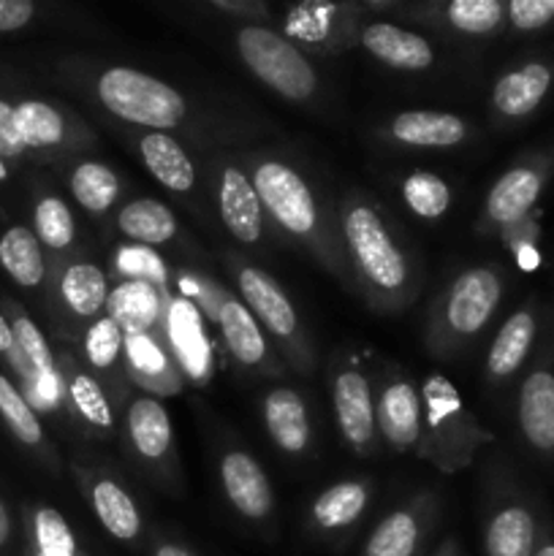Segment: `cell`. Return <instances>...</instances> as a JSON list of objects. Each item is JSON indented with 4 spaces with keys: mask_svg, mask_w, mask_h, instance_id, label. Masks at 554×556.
I'll return each instance as SVG.
<instances>
[{
    "mask_svg": "<svg viewBox=\"0 0 554 556\" xmlns=\"http://www.w3.org/2000/svg\"><path fill=\"white\" fill-rule=\"evenodd\" d=\"M128 427L130 448L139 454L147 465H163L174 451V429L168 410L155 396H136L128 405Z\"/></svg>",
    "mask_w": 554,
    "mask_h": 556,
    "instance_id": "21",
    "label": "cell"
},
{
    "mask_svg": "<svg viewBox=\"0 0 554 556\" xmlns=\"http://www.w3.org/2000/svg\"><path fill=\"white\" fill-rule=\"evenodd\" d=\"M125 337L128 334L123 326L112 315L103 313L85 331V340H81L85 362L98 372H114L125 362Z\"/></svg>",
    "mask_w": 554,
    "mask_h": 556,
    "instance_id": "38",
    "label": "cell"
},
{
    "mask_svg": "<svg viewBox=\"0 0 554 556\" xmlns=\"http://www.w3.org/2000/svg\"><path fill=\"white\" fill-rule=\"evenodd\" d=\"M0 266L22 288H38L47 277V258L33 228L11 226L0 233Z\"/></svg>",
    "mask_w": 554,
    "mask_h": 556,
    "instance_id": "33",
    "label": "cell"
},
{
    "mask_svg": "<svg viewBox=\"0 0 554 556\" xmlns=\"http://www.w3.org/2000/svg\"><path fill=\"white\" fill-rule=\"evenodd\" d=\"M0 418H3L9 432L14 434L25 448H43V445H47L41 418H38L36 407L27 402L22 389H16L5 375H0Z\"/></svg>",
    "mask_w": 554,
    "mask_h": 556,
    "instance_id": "37",
    "label": "cell"
},
{
    "mask_svg": "<svg viewBox=\"0 0 554 556\" xmlns=\"http://www.w3.org/2000/svg\"><path fill=\"white\" fill-rule=\"evenodd\" d=\"M250 182L259 193L264 215L272 217L288 237L307 244L335 275H342V266L337 264L340 255L326 228V217L304 174L280 157H259L250 166Z\"/></svg>",
    "mask_w": 554,
    "mask_h": 556,
    "instance_id": "2",
    "label": "cell"
},
{
    "mask_svg": "<svg viewBox=\"0 0 554 556\" xmlns=\"http://www.w3.org/2000/svg\"><path fill=\"white\" fill-rule=\"evenodd\" d=\"M503 299V275L494 266H473L456 275L438 299L432 318V351H454L481 334Z\"/></svg>",
    "mask_w": 554,
    "mask_h": 556,
    "instance_id": "5",
    "label": "cell"
},
{
    "mask_svg": "<svg viewBox=\"0 0 554 556\" xmlns=\"http://www.w3.org/2000/svg\"><path fill=\"white\" fill-rule=\"evenodd\" d=\"M0 157L5 163H20L22 157H27L25 147H22L20 134H16L14 123V103H9L5 98H0Z\"/></svg>",
    "mask_w": 554,
    "mask_h": 556,
    "instance_id": "43",
    "label": "cell"
},
{
    "mask_svg": "<svg viewBox=\"0 0 554 556\" xmlns=\"http://www.w3.org/2000/svg\"><path fill=\"white\" fill-rule=\"evenodd\" d=\"M519 429L541 454H554V372L532 369L519 389Z\"/></svg>",
    "mask_w": 554,
    "mask_h": 556,
    "instance_id": "22",
    "label": "cell"
},
{
    "mask_svg": "<svg viewBox=\"0 0 554 556\" xmlns=\"http://www.w3.org/2000/svg\"><path fill=\"white\" fill-rule=\"evenodd\" d=\"M487 556H532L538 548L536 516L525 505H503L494 510L483 532Z\"/></svg>",
    "mask_w": 554,
    "mask_h": 556,
    "instance_id": "27",
    "label": "cell"
},
{
    "mask_svg": "<svg viewBox=\"0 0 554 556\" xmlns=\"http://www.w3.org/2000/svg\"><path fill=\"white\" fill-rule=\"evenodd\" d=\"M234 43L250 74L286 101L302 103L318 92V74L302 49L288 41L282 33L261 25H244L237 30Z\"/></svg>",
    "mask_w": 554,
    "mask_h": 556,
    "instance_id": "6",
    "label": "cell"
},
{
    "mask_svg": "<svg viewBox=\"0 0 554 556\" xmlns=\"http://www.w3.org/2000/svg\"><path fill=\"white\" fill-rule=\"evenodd\" d=\"M331 405H335L337 429L358 456H369L378 443L375 424V396L369 378L353 364H342L331 378Z\"/></svg>",
    "mask_w": 554,
    "mask_h": 556,
    "instance_id": "11",
    "label": "cell"
},
{
    "mask_svg": "<svg viewBox=\"0 0 554 556\" xmlns=\"http://www.w3.org/2000/svg\"><path fill=\"white\" fill-rule=\"evenodd\" d=\"M375 424L386 443L400 454H418L424 429L421 391L411 378H391L375 400Z\"/></svg>",
    "mask_w": 554,
    "mask_h": 556,
    "instance_id": "12",
    "label": "cell"
},
{
    "mask_svg": "<svg viewBox=\"0 0 554 556\" xmlns=\"http://www.w3.org/2000/svg\"><path fill=\"white\" fill-rule=\"evenodd\" d=\"M358 43L375 60L396 71H427L435 63V47L429 43V38L405 30L400 25H391L386 20L364 25L358 33Z\"/></svg>",
    "mask_w": 554,
    "mask_h": 556,
    "instance_id": "17",
    "label": "cell"
},
{
    "mask_svg": "<svg viewBox=\"0 0 554 556\" xmlns=\"http://www.w3.org/2000/svg\"><path fill=\"white\" fill-rule=\"evenodd\" d=\"M538 320L532 309H516L494 337L487 353V375L494 380H505L525 364L532 342H536Z\"/></svg>",
    "mask_w": 554,
    "mask_h": 556,
    "instance_id": "29",
    "label": "cell"
},
{
    "mask_svg": "<svg viewBox=\"0 0 554 556\" xmlns=\"http://www.w3.org/2000/svg\"><path fill=\"white\" fill-rule=\"evenodd\" d=\"M117 231L130 242L147 244V248H158V244H168L177 237V217L166 204L155 199H134L128 204L119 206Z\"/></svg>",
    "mask_w": 554,
    "mask_h": 556,
    "instance_id": "31",
    "label": "cell"
},
{
    "mask_svg": "<svg viewBox=\"0 0 554 556\" xmlns=\"http://www.w3.org/2000/svg\"><path fill=\"white\" fill-rule=\"evenodd\" d=\"M264 424L272 443L288 456H302L307 451L313 429H310L307 405L299 391L277 386L264 400Z\"/></svg>",
    "mask_w": 554,
    "mask_h": 556,
    "instance_id": "24",
    "label": "cell"
},
{
    "mask_svg": "<svg viewBox=\"0 0 554 556\" xmlns=\"http://www.w3.org/2000/svg\"><path fill=\"white\" fill-rule=\"evenodd\" d=\"M421 391L424 429L418 456L432 462L440 472H459L473 462L481 445L492 443V432L462 402L459 391L445 375L432 372L418 386Z\"/></svg>",
    "mask_w": 554,
    "mask_h": 556,
    "instance_id": "3",
    "label": "cell"
},
{
    "mask_svg": "<svg viewBox=\"0 0 554 556\" xmlns=\"http://www.w3.org/2000/svg\"><path fill=\"white\" fill-rule=\"evenodd\" d=\"M25 556H85V552L58 508L36 505L25 516Z\"/></svg>",
    "mask_w": 554,
    "mask_h": 556,
    "instance_id": "32",
    "label": "cell"
},
{
    "mask_svg": "<svg viewBox=\"0 0 554 556\" xmlns=\"http://www.w3.org/2000/svg\"><path fill=\"white\" fill-rule=\"evenodd\" d=\"M139 155L147 172L172 193H190L196 185V166L172 134L152 130L139 139Z\"/></svg>",
    "mask_w": 554,
    "mask_h": 556,
    "instance_id": "25",
    "label": "cell"
},
{
    "mask_svg": "<svg viewBox=\"0 0 554 556\" xmlns=\"http://www.w3.org/2000/svg\"><path fill=\"white\" fill-rule=\"evenodd\" d=\"M212 9L223 11V14H239V16H269V9L264 3H250V0H212Z\"/></svg>",
    "mask_w": 554,
    "mask_h": 556,
    "instance_id": "45",
    "label": "cell"
},
{
    "mask_svg": "<svg viewBox=\"0 0 554 556\" xmlns=\"http://www.w3.org/2000/svg\"><path fill=\"white\" fill-rule=\"evenodd\" d=\"M11 541V514L9 508H5V503L0 500V548L9 546Z\"/></svg>",
    "mask_w": 554,
    "mask_h": 556,
    "instance_id": "47",
    "label": "cell"
},
{
    "mask_svg": "<svg viewBox=\"0 0 554 556\" xmlns=\"http://www.w3.org/2000/svg\"><path fill=\"white\" fill-rule=\"evenodd\" d=\"M14 123L25 152L38 161L68 155L96 141L92 130L74 112L41 98H25L14 103Z\"/></svg>",
    "mask_w": 554,
    "mask_h": 556,
    "instance_id": "8",
    "label": "cell"
},
{
    "mask_svg": "<svg viewBox=\"0 0 554 556\" xmlns=\"http://www.w3.org/2000/svg\"><path fill=\"white\" fill-rule=\"evenodd\" d=\"M369 492L373 489H369L367 478L340 481L326 489V492H320L313 500V508H310L315 530L335 535V532H342L356 525L364 510H367Z\"/></svg>",
    "mask_w": 554,
    "mask_h": 556,
    "instance_id": "26",
    "label": "cell"
},
{
    "mask_svg": "<svg viewBox=\"0 0 554 556\" xmlns=\"http://www.w3.org/2000/svg\"><path fill=\"white\" fill-rule=\"evenodd\" d=\"M546 177V168L538 163H521V166L508 168L489 190L487 220L494 226H511V223L521 220L541 199Z\"/></svg>",
    "mask_w": 554,
    "mask_h": 556,
    "instance_id": "19",
    "label": "cell"
},
{
    "mask_svg": "<svg viewBox=\"0 0 554 556\" xmlns=\"http://www.w3.org/2000/svg\"><path fill=\"white\" fill-rule=\"evenodd\" d=\"M0 356L9 358V364L14 369H20V353H16V340H14V331H11L9 324V315L0 309Z\"/></svg>",
    "mask_w": 554,
    "mask_h": 556,
    "instance_id": "46",
    "label": "cell"
},
{
    "mask_svg": "<svg viewBox=\"0 0 554 556\" xmlns=\"http://www.w3.org/2000/svg\"><path fill=\"white\" fill-rule=\"evenodd\" d=\"M9 324L14 331L16 353H20V378L27 389V402L33 407H54L58 396L63 394V375H60L54 353L49 348L47 337L36 326V320L9 302Z\"/></svg>",
    "mask_w": 554,
    "mask_h": 556,
    "instance_id": "10",
    "label": "cell"
},
{
    "mask_svg": "<svg viewBox=\"0 0 554 556\" xmlns=\"http://www.w3.org/2000/svg\"><path fill=\"white\" fill-rule=\"evenodd\" d=\"M445 25L465 36H489L505 22V3L500 0H451L443 9Z\"/></svg>",
    "mask_w": 554,
    "mask_h": 556,
    "instance_id": "41",
    "label": "cell"
},
{
    "mask_svg": "<svg viewBox=\"0 0 554 556\" xmlns=\"http://www.w3.org/2000/svg\"><path fill=\"white\" fill-rule=\"evenodd\" d=\"M60 375H63L65 396H68L76 416L90 429L101 432V438H109L114 432V413L106 389L90 372H85V369H79L71 362L65 364V369Z\"/></svg>",
    "mask_w": 554,
    "mask_h": 556,
    "instance_id": "34",
    "label": "cell"
},
{
    "mask_svg": "<svg viewBox=\"0 0 554 556\" xmlns=\"http://www.w3.org/2000/svg\"><path fill=\"white\" fill-rule=\"evenodd\" d=\"M79 476V483L87 492V503H90L92 514H96L98 525L119 543H136L141 535V510L136 505L134 494L109 476H90V472L74 467Z\"/></svg>",
    "mask_w": 554,
    "mask_h": 556,
    "instance_id": "14",
    "label": "cell"
},
{
    "mask_svg": "<svg viewBox=\"0 0 554 556\" xmlns=\"http://www.w3.org/2000/svg\"><path fill=\"white\" fill-rule=\"evenodd\" d=\"M217 212L237 242L259 244L264 237V206L255 193L250 174H244L237 163H226L217 174Z\"/></svg>",
    "mask_w": 554,
    "mask_h": 556,
    "instance_id": "13",
    "label": "cell"
},
{
    "mask_svg": "<svg viewBox=\"0 0 554 556\" xmlns=\"http://www.w3.org/2000/svg\"><path fill=\"white\" fill-rule=\"evenodd\" d=\"M554 81L552 65L543 60H527L505 71L492 87V109L505 119H521L536 112L549 96Z\"/></svg>",
    "mask_w": 554,
    "mask_h": 556,
    "instance_id": "18",
    "label": "cell"
},
{
    "mask_svg": "<svg viewBox=\"0 0 554 556\" xmlns=\"http://www.w3.org/2000/svg\"><path fill=\"white\" fill-rule=\"evenodd\" d=\"M234 280H237L239 299L244 307L250 309L255 320H259L261 331L277 340L282 345L288 362L302 372H310L313 367V351H310L307 334L302 329L297 309H293L291 299L286 296L275 277L266 275L264 269L253 264H234Z\"/></svg>",
    "mask_w": 554,
    "mask_h": 556,
    "instance_id": "7",
    "label": "cell"
},
{
    "mask_svg": "<svg viewBox=\"0 0 554 556\" xmlns=\"http://www.w3.org/2000/svg\"><path fill=\"white\" fill-rule=\"evenodd\" d=\"M221 483L228 503L239 516L250 521L269 519L275 508V494H272L264 467L253 456L244 451H228L221 462Z\"/></svg>",
    "mask_w": 554,
    "mask_h": 556,
    "instance_id": "15",
    "label": "cell"
},
{
    "mask_svg": "<svg viewBox=\"0 0 554 556\" xmlns=\"http://www.w3.org/2000/svg\"><path fill=\"white\" fill-rule=\"evenodd\" d=\"M505 20L516 30H541L554 22V0H511L505 3Z\"/></svg>",
    "mask_w": 554,
    "mask_h": 556,
    "instance_id": "42",
    "label": "cell"
},
{
    "mask_svg": "<svg viewBox=\"0 0 554 556\" xmlns=\"http://www.w3.org/2000/svg\"><path fill=\"white\" fill-rule=\"evenodd\" d=\"M68 188L71 195L81 210L90 215H106L119 199V185L117 172L103 161H79L68 174Z\"/></svg>",
    "mask_w": 554,
    "mask_h": 556,
    "instance_id": "35",
    "label": "cell"
},
{
    "mask_svg": "<svg viewBox=\"0 0 554 556\" xmlns=\"http://www.w3.org/2000/svg\"><path fill=\"white\" fill-rule=\"evenodd\" d=\"M152 556H193L188 552L185 546H179V543H172V541H161L155 546V554Z\"/></svg>",
    "mask_w": 554,
    "mask_h": 556,
    "instance_id": "48",
    "label": "cell"
},
{
    "mask_svg": "<svg viewBox=\"0 0 554 556\" xmlns=\"http://www.w3.org/2000/svg\"><path fill=\"white\" fill-rule=\"evenodd\" d=\"M125 364H128V372L155 394H174L179 386L172 356L150 331H136L125 337Z\"/></svg>",
    "mask_w": 554,
    "mask_h": 556,
    "instance_id": "28",
    "label": "cell"
},
{
    "mask_svg": "<svg viewBox=\"0 0 554 556\" xmlns=\"http://www.w3.org/2000/svg\"><path fill=\"white\" fill-rule=\"evenodd\" d=\"M109 307H112L109 315L123 326L125 334H136V331H150L161 304L147 282L130 280L114 296H109Z\"/></svg>",
    "mask_w": 554,
    "mask_h": 556,
    "instance_id": "39",
    "label": "cell"
},
{
    "mask_svg": "<svg viewBox=\"0 0 554 556\" xmlns=\"http://www.w3.org/2000/svg\"><path fill=\"white\" fill-rule=\"evenodd\" d=\"M532 556H554V541H549V538H546V541L538 543L536 554H532Z\"/></svg>",
    "mask_w": 554,
    "mask_h": 556,
    "instance_id": "50",
    "label": "cell"
},
{
    "mask_svg": "<svg viewBox=\"0 0 554 556\" xmlns=\"http://www.w3.org/2000/svg\"><path fill=\"white\" fill-rule=\"evenodd\" d=\"M342 244L369 302L380 309H400L411 302L416 282L413 264L378 206L351 195L340 210Z\"/></svg>",
    "mask_w": 554,
    "mask_h": 556,
    "instance_id": "1",
    "label": "cell"
},
{
    "mask_svg": "<svg viewBox=\"0 0 554 556\" xmlns=\"http://www.w3.org/2000/svg\"><path fill=\"white\" fill-rule=\"evenodd\" d=\"M402 199L407 210L421 220H440L454 201V190L432 172H413L402 182Z\"/></svg>",
    "mask_w": 554,
    "mask_h": 556,
    "instance_id": "40",
    "label": "cell"
},
{
    "mask_svg": "<svg viewBox=\"0 0 554 556\" xmlns=\"http://www.w3.org/2000/svg\"><path fill=\"white\" fill-rule=\"evenodd\" d=\"M389 139L402 147H421V150H445L456 147L470 136V128L462 117L438 109H411L396 114L389 123Z\"/></svg>",
    "mask_w": 554,
    "mask_h": 556,
    "instance_id": "20",
    "label": "cell"
},
{
    "mask_svg": "<svg viewBox=\"0 0 554 556\" xmlns=\"http://www.w3.org/2000/svg\"><path fill=\"white\" fill-rule=\"evenodd\" d=\"M58 296L76 320H96L109 309V277L92 261H71L58 275Z\"/></svg>",
    "mask_w": 554,
    "mask_h": 556,
    "instance_id": "23",
    "label": "cell"
},
{
    "mask_svg": "<svg viewBox=\"0 0 554 556\" xmlns=\"http://www.w3.org/2000/svg\"><path fill=\"white\" fill-rule=\"evenodd\" d=\"M9 177H11V166L3 161V157H0V182H5Z\"/></svg>",
    "mask_w": 554,
    "mask_h": 556,
    "instance_id": "51",
    "label": "cell"
},
{
    "mask_svg": "<svg viewBox=\"0 0 554 556\" xmlns=\"http://www.w3.org/2000/svg\"><path fill=\"white\" fill-rule=\"evenodd\" d=\"M432 556H462V554H459V546H456V541H451L449 538V541H443V546H440Z\"/></svg>",
    "mask_w": 554,
    "mask_h": 556,
    "instance_id": "49",
    "label": "cell"
},
{
    "mask_svg": "<svg viewBox=\"0 0 554 556\" xmlns=\"http://www.w3.org/2000/svg\"><path fill=\"white\" fill-rule=\"evenodd\" d=\"M33 233L38 237L41 248L52 253H65L76 239L74 212L68 210L58 193H41L33 206Z\"/></svg>",
    "mask_w": 554,
    "mask_h": 556,
    "instance_id": "36",
    "label": "cell"
},
{
    "mask_svg": "<svg viewBox=\"0 0 554 556\" xmlns=\"http://www.w3.org/2000/svg\"><path fill=\"white\" fill-rule=\"evenodd\" d=\"M215 318L223 342H226L234 362L242 364V367L248 369H264V372H272L269 367H275V364H272L269 342H266V334L261 331L259 320L250 315V309L244 307L242 299L221 293L215 307Z\"/></svg>",
    "mask_w": 554,
    "mask_h": 556,
    "instance_id": "16",
    "label": "cell"
},
{
    "mask_svg": "<svg viewBox=\"0 0 554 556\" xmlns=\"http://www.w3.org/2000/svg\"><path fill=\"white\" fill-rule=\"evenodd\" d=\"M36 16V3L30 0H0V33H14L27 27Z\"/></svg>",
    "mask_w": 554,
    "mask_h": 556,
    "instance_id": "44",
    "label": "cell"
},
{
    "mask_svg": "<svg viewBox=\"0 0 554 556\" xmlns=\"http://www.w3.org/2000/svg\"><path fill=\"white\" fill-rule=\"evenodd\" d=\"M427 532V519L418 508H396L386 514L364 543L362 556H416Z\"/></svg>",
    "mask_w": 554,
    "mask_h": 556,
    "instance_id": "30",
    "label": "cell"
},
{
    "mask_svg": "<svg viewBox=\"0 0 554 556\" xmlns=\"http://www.w3.org/2000/svg\"><path fill=\"white\" fill-rule=\"evenodd\" d=\"M362 3H329V0H307L286 11L282 36L299 49L318 54H335L351 47L358 38V14Z\"/></svg>",
    "mask_w": 554,
    "mask_h": 556,
    "instance_id": "9",
    "label": "cell"
},
{
    "mask_svg": "<svg viewBox=\"0 0 554 556\" xmlns=\"http://www.w3.org/2000/svg\"><path fill=\"white\" fill-rule=\"evenodd\" d=\"M98 103L117 119L139 128L172 130L188 117V101L179 90L158 76L130 65H109L96 76Z\"/></svg>",
    "mask_w": 554,
    "mask_h": 556,
    "instance_id": "4",
    "label": "cell"
}]
</instances>
